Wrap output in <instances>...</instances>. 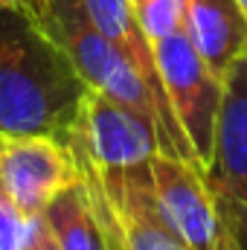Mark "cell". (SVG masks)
<instances>
[{
  "label": "cell",
  "instance_id": "cell-8",
  "mask_svg": "<svg viewBox=\"0 0 247 250\" xmlns=\"http://www.w3.org/2000/svg\"><path fill=\"white\" fill-rule=\"evenodd\" d=\"M184 29L221 82L247 50V12L239 0H189Z\"/></svg>",
  "mask_w": 247,
  "mask_h": 250
},
{
  "label": "cell",
  "instance_id": "cell-1",
  "mask_svg": "<svg viewBox=\"0 0 247 250\" xmlns=\"http://www.w3.org/2000/svg\"><path fill=\"white\" fill-rule=\"evenodd\" d=\"M87 79L26 6L0 9V134L67 140Z\"/></svg>",
  "mask_w": 247,
  "mask_h": 250
},
{
  "label": "cell",
  "instance_id": "cell-17",
  "mask_svg": "<svg viewBox=\"0 0 247 250\" xmlns=\"http://www.w3.org/2000/svg\"><path fill=\"white\" fill-rule=\"evenodd\" d=\"M239 3H242V9H245V12H247V0H239Z\"/></svg>",
  "mask_w": 247,
  "mask_h": 250
},
{
  "label": "cell",
  "instance_id": "cell-5",
  "mask_svg": "<svg viewBox=\"0 0 247 250\" xmlns=\"http://www.w3.org/2000/svg\"><path fill=\"white\" fill-rule=\"evenodd\" d=\"M0 181L29 221H38L53 198L82 181L67 140L47 134H0Z\"/></svg>",
  "mask_w": 247,
  "mask_h": 250
},
{
  "label": "cell",
  "instance_id": "cell-16",
  "mask_svg": "<svg viewBox=\"0 0 247 250\" xmlns=\"http://www.w3.org/2000/svg\"><path fill=\"white\" fill-rule=\"evenodd\" d=\"M111 236H114V233H111ZM111 250H123V245H120V242L114 239V248H111Z\"/></svg>",
  "mask_w": 247,
  "mask_h": 250
},
{
  "label": "cell",
  "instance_id": "cell-15",
  "mask_svg": "<svg viewBox=\"0 0 247 250\" xmlns=\"http://www.w3.org/2000/svg\"><path fill=\"white\" fill-rule=\"evenodd\" d=\"M227 250H245V248H242V245L236 242V236H233V239H230V245H227Z\"/></svg>",
  "mask_w": 247,
  "mask_h": 250
},
{
  "label": "cell",
  "instance_id": "cell-4",
  "mask_svg": "<svg viewBox=\"0 0 247 250\" xmlns=\"http://www.w3.org/2000/svg\"><path fill=\"white\" fill-rule=\"evenodd\" d=\"M151 189L160 215L192 250H227L233 230L221 198L195 163L157 151L151 160Z\"/></svg>",
  "mask_w": 247,
  "mask_h": 250
},
{
  "label": "cell",
  "instance_id": "cell-10",
  "mask_svg": "<svg viewBox=\"0 0 247 250\" xmlns=\"http://www.w3.org/2000/svg\"><path fill=\"white\" fill-rule=\"evenodd\" d=\"M93 26L108 38L114 41L131 62L137 64L145 76V82L157 90V96L169 105V96L163 90V82H160V73H157V59H154V50L148 44V38L143 35L137 18H134V9H131V0H82ZM172 108V105H169ZM175 114V111H172Z\"/></svg>",
  "mask_w": 247,
  "mask_h": 250
},
{
  "label": "cell",
  "instance_id": "cell-12",
  "mask_svg": "<svg viewBox=\"0 0 247 250\" xmlns=\"http://www.w3.org/2000/svg\"><path fill=\"white\" fill-rule=\"evenodd\" d=\"M32 221L21 212L6 184L0 181V250H23Z\"/></svg>",
  "mask_w": 247,
  "mask_h": 250
},
{
  "label": "cell",
  "instance_id": "cell-9",
  "mask_svg": "<svg viewBox=\"0 0 247 250\" xmlns=\"http://www.w3.org/2000/svg\"><path fill=\"white\" fill-rule=\"evenodd\" d=\"M44 221L50 224L56 242L62 250H111L114 236L105 212L99 209L87 181L67 187L53 198V204L44 212Z\"/></svg>",
  "mask_w": 247,
  "mask_h": 250
},
{
  "label": "cell",
  "instance_id": "cell-6",
  "mask_svg": "<svg viewBox=\"0 0 247 250\" xmlns=\"http://www.w3.org/2000/svg\"><path fill=\"white\" fill-rule=\"evenodd\" d=\"M82 178L87 181L123 250H192L160 215L151 178H128L117 184H102L90 175Z\"/></svg>",
  "mask_w": 247,
  "mask_h": 250
},
{
  "label": "cell",
  "instance_id": "cell-2",
  "mask_svg": "<svg viewBox=\"0 0 247 250\" xmlns=\"http://www.w3.org/2000/svg\"><path fill=\"white\" fill-rule=\"evenodd\" d=\"M67 143L82 175L102 184L151 178V160L157 151H163L157 125L96 87H87Z\"/></svg>",
  "mask_w": 247,
  "mask_h": 250
},
{
  "label": "cell",
  "instance_id": "cell-11",
  "mask_svg": "<svg viewBox=\"0 0 247 250\" xmlns=\"http://www.w3.org/2000/svg\"><path fill=\"white\" fill-rule=\"evenodd\" d=\"M134 18L148 38V44L163 41L186 26L189 0H131Z\"/></svg>",
  "mask_w": 247,
  "mask_h": 250
},
{
  "label": "cell",
  "instance_id": "cell-3",
  "mask_svg": "<svg viewBox=\"0 0 247 250\" xmlns=\"http://www.w3.org/2000/svg\"><path fill=\"white\" fill-rule=\"evenodd\" d=\"M151 50L157 59L163 90L175 111V120L184 131L201 172L206 175L212 166V151H215V128H218L224 82L204 64L198 50L192 47L186 29L163 41H154Z\"/></svg>",
  "mask_w": 247,
  "mask_h": 250
},
{
  "label": "cell",
  "instance_id": "cell-7",
  "mask_svg": "<svg viewBox=\"0 0 247 250\" xmlns=\"http://www.w3.org/2000/svg\"><path fill=\"white\" fill-rule=\"evenodd\" d=\"M206 181L218 198L247 207V50L224 76L215 151Z\"/></svg>",
  "mask_w": 247,
  "mask_h": 250
},
{
  "label": "cell",
  "instance_id": "cell-13",
  "mask_svg": "<svg viewBox=\"0 0 247 250\" xmlns=\"http://www.w3.org/2000/svg\"><path fill=\"white\" fill-rule=\"evenodd\" d=\"M23 250H62L59 242H56V236H53V230H50V224L44 221V215L38 221H32V230L26 236Z\"/></svg>",
  "mask_w": 247,
  "mask_h": 250
},
{
  "label": "cell",
  "instance_id": "cell-14",
  "mask_svg": "<svg viewBox=\"0 0 247 250\" xmlns=\"http://www.w3.org/2000/svg\"><path fill=\"white\" fill-rule=\"evenodd\" d=\"M26 3H29V0H0V9H3V6H26Z\"/></svg>",
  "mask_w": 247,
  "mask_h": 250
}]
</instances>
